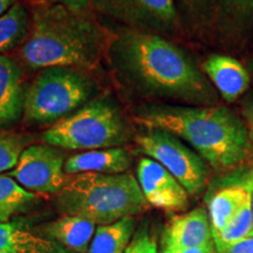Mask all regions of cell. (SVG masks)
<instances>
[{"label": "cell", "mask_w": 253, "mask_h": 253, "mask_svg": "<svg viewBox=\"0 0 253 253\" xmlns=\"http://www.w3.org/2000/svg\"><path fill=\"white\" fill-rule=\"evenodd\" d=\"M116 84L131 97L217 106L218 91L189 53L168 38L123 27L107 50Z\"/></svg>", "instance_id": "obj_1"}, {"label": "cell", "mask_w": 253, "mask_h": 253, "mask_svg": "<svg viewBox=\"0 0 253 253\" xmlns=\"http://www.w3.org/2000/svg\"><path fill=\"white\" fill-rule=\"evenodd\" d=\"M142 129H161L176 135L214 169H235L253 157V142L245 123L225 106L142 103L131 109Z\"/></svg>", "instance_id": "obj_2"}, {"label": "cell", "mask_w": 253, "mask_h": 253, "mask_svg": "<svg viewBox=\"0 0 253 253\" xmlns=\"http://www.w3.org/2000/svg\"><path fill=\"white\" fill-rule=\"evenodd\" d=\"M93 9L65 5H31L30 30L19 58L30 69L72 67L91 71L106 58L112 34L100 25Z\"/></svg>", "instance_id": "obj_3"}, {"label": "cell", "mask_w": 253, "mask_h": 253, "mask_svg": "<svg viewBox=\"0 0 253 253\" xmlns=\"http://www.w3.org/2000/svg\"><path fill=\"white\" fill-rule=\"evenodd\" d=\"M54 204L63 214L107 225L143 212L148 203L131 173L84 172L66 179Z\"/></svg>", "instance_id": "obj_4"}, {"label": "cell", "mask_w": 253, "mask_h": 253, "mask_svg": "<svg viewBox=\"0 0 253 253\" xmlns=\"http://www.w3.org/2000/svg\"><path fill=\"white\" fill-rule=\"evenodd\" d=\"M134 136L130 120L112 94L97 95L41 135L45 144L68 150L118 148Z\"/></svg>", "instance_id": "obj_5"}, {"label": "cell", "mask_w": 253, "mask_h": 253, "mask_svg": "<svg viewBox=\"0 0 253 253\" xmlns=\"http://www.w3.org/2000/svg\"><path fill=\"white\" fill-rule=\"evenodd\" d=\"M99 93V84L84 69H41L27 86L24 123L28 126H54L78 112L100 95Z\"/></svg>", "instance_id": "obj_6"}, {"label": "cell", "mask_w": 253, "mask_h": 253, "mask_svg": "<svg viewBox=\"0 0 253 253\" xmlns=\"http://www.w3.org/2000/svg\"><path fill=\"white\" fill-rule=\"evenodd\" d=\"M138 150L163 166L189 195L198 196L207 185V162L171 132L161 129H142L135 136Z\"/></svg>", "instance_id": "obj_7"}, {"label": "cell", "mask_w": 253, "mask_h": 253, "mask_svg": "<svg viewBox=\"0 0 253 253\" xmlns=\"http://www.w3.org/2000/svg\"><path fill=\"white\" fill-rule=\"evenodd\" d=\"M91 9L130 30L173 38L183 28L176 0H90Z\"/></svg>", "instance_id": "obj_8"}, {"label": "cell", "mask_w": 253, "mask_h": 253, "mask_svg": "<svg viewBox=\"0 0 253 253\" xmlns=\"http://www.w3.org/2000/svg\"><path fill=\"white\" fill-rule=\"evenodd\" d=\"M65 153L48 144H31L6 175L31 192L58 194L66 183Z\"/></svg>", "instance_id": "obj_9"}, {"label": "cell", "mask_w": 253, "mask_h": 253, "mask_svg": "<svg viewBox=\"0 0 253 253\" xmlns=\"http://www.w3.org/2000/svg\"><path fill=\"white\" fill-rule=\"evenodd\" d=\"M137 181L148 204L176 212L189 207V192L163 166L153 158H141Z\"/></svg>", "instance_id": "obj_10"}, {"label": "cell", "mask_w": 253, "mask_h": 253, "mask_svg": "<svg viewBox=\"0 0 253 253\" xmlns=\"http://www.w3.org/2000/svg\"><path fill=\"white\" fill-rule=\"evenodd\" d=\"M26 89L21 66L0 55V130H7L23 119Z\"/></svg>", "instance_id": "obj_11"}, {"label": "cell", "mask_w": 253, "mask_h": 253, "mask_svg": "<svg viewBox=\"0 0 253 253\" xmlns=\"http://www.w3.org/2000/svg\"><path fill=\"white\" fill-rule=\"evenodd\" d=\"M213 244L212 229L208 211L197 208L168 223L162 236V246L201 248Z\"/></svg>", "instance_id": "obj_12"}, {"label": "cell", "mask_w": 253, "mask_h": 253, "mask_svg": "<svg viewBox=\"0 0 253 253\" xmlns=\"http://www.w3.org/2000/svg\"><path fill=\"white\" fill-rule=\"evenodd\" d=\"M209 80L227 102H233L248 90L250 74L248 69L231 56L210 55L202 65Z\"/></svg>", "instance_id": "obj_13"}, {"label": "cell", "mask_w": 253, "mask_h": 253, "mask_svg": "<svg viewBox=\"0 0 253 253\" xmlns=\"http://www.w3.org/2000/svg\"><path fill=\"white\" fill-rule=\"evenodd\" d=\"M131 163L130 153L123 147L88 150L68 157L65 163V173L72 176L84 172L123 173Z\"/></svg>", "instance_id": "obj_14"}, {"label": "cell", "mask_w": 253, "mask_h": 253, "mask_svg": "<svg viewBox=\"0 0 253 253\" xmlns=\"http://www.w3.org/2000/svg\"><path fill=\"white\" fill-rule=\"evenodd\" d=\"M93 221L77 216L60 217L42 227L41 236L73 253H88L95 235Z\"/></svg>", "instance_id": "obj_15"}, {"label": "cell", "mask_w": 253, "mask_h": 253, "mask_svg": "<svg viewBox=\"0 0 253 253\" xmlns=\"http://www.w3.org/2000/svg\"><path fill=\"white\" fill-rule=\"evenodd\" d=\"M1 253H73L15 220L0 223Z\"/></svg>", "instance_id": "obj_16"}, {"label": "cell", "mask_w": 253, "mask_h": 253, "mask_svg": "<svg viewBox=\"0 0 253 253\" xmlns=\"http://www.w3.org/2000/svg\"><path fill=\"white\" fill-rule=\"evenodd\" d=\"M252 196L251 178L246 183H236L217 190L209 199V218L212 236L220 232L237 211Z\"/></svg>", "instance_id": "obj_17"}, {"label": "cell", "mask_w": 253, "mask_h": 253, "mask_svg": "<svg viewBox=\"0 0 253 253\" xmlns=\"http://www.w3.org/2000/svg\"><path fill=\"white\" fill-rule=\"evenodd\" d=\"M253 31V0H218L216 33L229 40Z\"/></svg>", "instance_id": "obj_18"}, {"label": "cell", "mask_w": 253, "mask_h": 253, "mask_svg": "<svg viewBox=\"0 0 253 253\" xmlns=\"http://www.w3.org/2000/svg\"><path fill=\"white\" fill-rule=\"evenodd\" d=\"M183 28L198 39L216 33L218 0H176Z\"/></svg>", "instance_id": "obj_19"}, {"label": "cell", "mask_w": 253, "mask_h": 253, "mask_svg": "<svg viewBox=\"0 0 253 253\" xmlns=\"http://www.w3.org/2000/svg\"><path fill=\"white\" fill-rule=\"evenodd\" d=\"M134 216L125 217L115 223L99 225L88 253H125L135 233Z\"/></svg>", "instance_id": "obj_20"}, {"label": "cell", "mask_w": 253, "mask_h": 253, "mask_svg": "<svg viewBox=\"0 0 253 253\" xmlns=\"http://www.w3.org/2000/svg\"><path fill=\"white\" fill-rule=\"evenodd\" d=\"M38 203L34 192L23 188L14 178L0 175V223L27 212Z\"/></svg>", "instance_id": "obj_21"}, {"label": "cell", "mask_w": 253, "mask_h": 253, "mask_svg": "<svg viewBox=\"0 0 253 253\" xmlns=\"http://www.w3.org/2000/svg\"><path fill=\"white\" fill-rule=\"evenodd\" d=\"M31 24V13L21 1L0 17V55L23 43Z\"/></svg>", "instance_id": "obj_22"}, {"label": "cell", "mask_w": 253, "mask_h": 253, "mask_svg": "<svg viewBox=\"0 0 253 253\" xmlns=\"http://www.w3.org/2000/svg\"><path fill=\"white\" fill-rule=\"evenodd\" d=\"M253 229L252 216V196L243 204L233 217L229 220L226 226L220 232L213 235L214 250L217 253H223L231 245L239 240L251 237Z\"/></svg>", "instance_id": "obj_23"}, {"label": "cell", "mask_w": 253, "mask_h": 253, "mask_svg": "<svg viewBox=\"0 0 253 253\" xmlns=\"http://www.w3.org/2000/svg\"><path fill=\"white\" fill-rule=\"evenodd\" d=\"M33 136L14 130H0V173L13 170Z\"/></svg>", "instance_id": "obj_24"}, {"label": "cell", "mask_w": 253, "mask_h": 253, "mask_svg": "<svg viewBox=\"0 0 253 253\" xmlns=\"http://www.w3.org/2000/svg\"><path fill=\"white\" fill-rule=\"evenodd\" d=\"M125 253H158L156 238L150 232L147 223L142 224L134 233Z\"/></svg>", "instance_id": "obj_25"}, {"label": "cell", "mask_w": 253, "mask_h": 253, "mask_svg": "<svg viewBox=\"0 0 253 253\" xmlns=\"http://www.w3.org/2000/svg\"><path fill=\"white\" fill-rule=\"evenodd\" d=\"M31 5L59 4L74 9H91L90 0H26Z\"/></svg>", "instance_id": "obj_26"}, {"label": "cell", "mask_w": 253, "mask_h": 253, "mask_svg": "<svg viewBox=\"0 0 253 253\" xmlns=\"http://www.w3.org/2000/svg\"><path fill=\"white\" fill-rule=\"evenodd\" d=\"M242 114L244 118L243 122L245 123L250 138L253 142V95L246 97L242 103Z\"/></svg>", "instance_id": "obj_27"}, {"label": "cell", "mask_w": 253, "mask_h": 253, "mask_svg": "<svg viewBox=\"0 0 253 253\" xmlns=\"http://www.w3.org/2000/svg\"><path fill=\"white\" fill-rule=\"evenodd\" d=\"M214 244L201 246V248H169L162 246V253H214Z\"/></svg>", "instance_id": "obj_28"}, {"label": "cell", "mask_w": 253, "mask_h": 253, "mask_svg": "<svg viewBox=\"0 0 253 253\" xmlns=\"http://www.w3.org/2000/svg\"><path fill=\"white\" fill-rule=\"evenodd\" d=\"M223 253H253V236L239 240L238 243L231 245Z\"/></svg>", "instance_id": "obj_29"}, {"label": "cell", "mask_w": 253, "mask_h": 253, "mask_svg": "<svg viewBox=\"0 0 253 253\" xmlns=\"http://www.w3.org/2000/svg\"><path fill=\"white\" fill-rule=\"evenodd\" d=\"M19 0H0V17L6 13Z\"/></svg>", "instance_id": "obj_30"}, {"label": "cell", "mask_w": 253, "mask_h": 253, "mask_svg": "<svg viewBox=\"0 0 253 253\" xmlns=\"http://www.w3.org/2000/svg\"><path fill=\"white\" fill-rule=\"evenodd\" d=\"M251 191H252V216H253V176L251 177ZM252 236H253V229H252L251 237Z\"/></svg>", "instance_id": "obj_31"}, {"label": "cell", "mask_w": 253, "mask_h": 253, "mask_svg": "<svg viewBox=\"0 0 253 253\" xmlns=\"http://www.w3.org/2000/svg\"><path fill=\"white\" fill-rule=\"evenodd\" d=\"M248 67H249V71L251 72L252 74H253V58L249 61V63H248Z\"/></svg>", "instance_id": "obj_32"}, {"label": "cell", "mask_w": 253, "mask_h": 253, "mask_svg": "<svg viewBox=\"0 0 253 253\" xmlns=\"http://www.w3.org/2000/svg\"><path fill=\"white\" fill-rule=\"evenodd\" d=\"M0 253H1V252H0Z\"/></svg>", "instance_id": "obj_33"}]
</instances>
